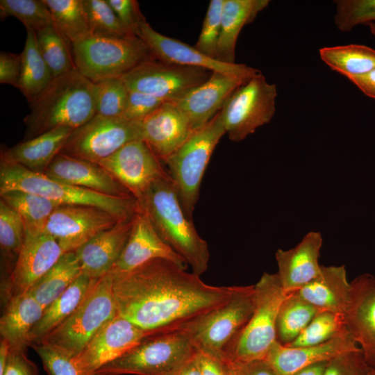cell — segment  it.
I'll list each match as a JSON object with an SVG mask.
<instances>
[{
    "instance_id": "cell-1",
    "label": "cell",
    "mask_w": 375,
    "mask_h": 375,
    "mask_svg": "<svg viewBox=\"0 0 375 375\" xmlns=\"http://www.w3.org/2000/svg\"><path fill=\"white\" fill-rule=\"evenodd\" d=\"M174 262L150 260L112 274L117 312L155 334L181 329L226 303L238 286H214Z\"/></svg>"
},
{
    "instance_id": "cell-2",
    "label": "cell",
    "mask_w": 375,
    "mask_h": 375,
    "mask_svg": "<svg viewBox=\"0 0 375 375\" xmlns=\"http://www.w3.org/2000/svg\"><path fill=\"white\" fill-rule=\"evenodd\" d=\"M138 210L145 213L160 238L201 276L208 267V243L186 215L169 176L156 181L138 200Z\"/></svg>"
},
{
    "instance_id": "cell-3",
    "label": "cell",
    "mask_w": 375,
    "mask_h": 375,
    "mask_svg": "<svg viewBox=\"0 0 375 375\" xmlns=\"http://www.w3.org/2000/svg\"><path fill=\"white\" fill-rule=\"evenodd\" d=\"M29 108L23 141L58 127L75 129L96 115L93 82L76 68L54 78Z\"/></svg>"
},
{
    "instance_id": "cell-4",
    "label": "cell",
    "mask_w": 375,
    "mask_h": 375,
    "mask_svg": "<svg viewBox=\"0 0 375 375\" xmlns=\"http://www.w3.org/2000/svg\"><path fill=\"white\" fill-rule=\"evenodd\" d=\"M0 194L9 190L33 193L60 205L94 206L120 221L133 218L138 211L133 197H117L67 184L44 173L32 172L18 164L0 160Z\"/></svg>"
},
{
    "instance_id": "cell-5",
    "label": "cell",
    "mask_w": 375,
    "mask_h": 375,
    "mask_svg": "<svg viewBox=\"0 0 375 375\" xmlns=\"http://www.w3.org/2000/svg\"><path fill=\"white\" fill-rule=\"evenodd\" d=\"M254 287L253 312L224 353L234 365L264 360L277 341L276 319L285 292L277 274L265 272Z\"/></svg>"
},
{
    "instance_id": "cell-6",
    "label": "cell",
    "mask_w": 375,
    "mask_h": 375,
    "mask_svg": "<svg viewBox=\"0 0 375 375\" xmlns=\"http://www.w3.org/2000/svg\"><path fill=\"white\" fill-rule=\"evenodd\" d=\"M225 133L220 110L207 124L194 131L165 162L184 211L192 219L206 167Z\"/></svg>"
},
{
    "instance_id": "cell-7",
    "label": "cell",
    "mask_w": 375,
    "mask_h": 375,
    "mask_svg": "<svg viewBox=\"0 0 375 375\" xmlns=\"http://www.w3.org/2000/svg\"><path fill=\"white\" fill-rule=\"evenodd\" d=\"M197 350L188 333L176 330L147 337L97 373L106 375H175Z\"/></svg>"
},
{
    "instance_id": "cell-8",
    "label": "cell",
    "mask_w": 375,
    "mask_h": 375,
    "mask_svg": "<svg viewBox=\"0 0 375 375\" xmlns=\"http://www.w3.org/2000/svg\"><path fill=\"white\" fill-rule=\"evenodd\" d=\"M76 69L92 82L122 77L153 58L141 38L90 35L72 45Z\"/></svg>"
},
{
    "instance_id": "cell-9",
    "label": "cell",
    "mask_w": 375,
    "mask_h": 375,
    "mask_svg": "<svg viewBox=\"0 0 375 375\" xmlns=\"http://www.w3.org/2000/svg\"><path fill=\"white\" fill-rule=\"evenodd\" d=\"M117 313L112 275L108 273L99 278L78 308L38 344L55 347L74 357Z\"/></svg>"
},
{
    "instance_id": "cell-10",
    "label": "cell",
    "mask_w": 375,
    "mask_h": 375,
    "mask_svg": "<svg viewBox=\"0 0 375 375\" xmlns=\"http://www.w3.org/2000/svg\"><path fill=\"white\" fill-rule=\"evenodd\" d=\"M254 308V285L238 286L226 303L180 330L188 333L197 351L225 360L226 348L247 323Z\"/></svg>"
},
{
    "instance_id": "cell-11",
    "label": "cell",
    "mask_w": 375,
    "mask_h": 375,
    "mask_svg": "<svg viewBox=\"0 0 375 375\" xmlns=\"http://www.w3.org/2000/svg\"><path fill=\"white\" fill-rule=\"evenodd\" d=\"M277 87L260 73L240 86L221 110L226 133L235 142L269 123L276 112Z\"/></svg>"
},
{
    "instance_id": "cell-12",
    "label": "cell",
    "mask_w": 375,
    "mask_h": 375,
    "mask_svg": "<svg viewBox=\"0 0 375 375\" xmlns=\"http://www.w3.org/2000/svg\"><path fill=\"white\" fill-rule=\"evenodd\" d=\"M137 140H142L141 122L96 114L72 131L60 153L98 164Z\"/></svg>"
},
{
    "instance_id": "cell-13",
    "label": "cell",
    "mask_w": 375,
    "mask_h": 375,
    "mask_svg": "<svg viewBox=\"0 0 375 375\" xmlns=\"http://www.w3.org/2000/svg\"><path fill=\"white\" fill-rule=\"evenodd\" d=\"M211 74L204 69L151 58L121 78L128 90L174 101L206 81Z\"/></svg>"
},
{
    "instance_id": "cell-14",
    "label": "cell",
    "mask_w": 375,
    "mask_h": 375,
    "mask_svg": "<svg viewBox=\"0 0 375 375\" xmlns=\"http://www.w3.org/2000/svg\"><path fill=\"white\" fill-rule=\"evenodd\" d=\"M152 335L155 333L117 313L100 328L78 354L72 357L73 362L83 374L93 375Z\"/></svg>"
},
{
    "instance_id": "cell-15",
    "label": "cell",
    "mask_w": 375,
    "mask_h": 375,
    "mask_svg": "<svg viewBox=\"0 0 375 375\" xmlns=\"http://www.w3.org/2000/svg\"><path fill=\"white\" fill-rule=\"evenodd\" d=\"M142 140L130 142L98 164L138 201L158 180L169 176Z\"/></svg>"
},
{
    "instance_id": "cell-16",
    "label": "cell",
    "mask_w": 375,
    "mask_h": 375,
    "mask_svg": "<svg viewBox=\"0 0 375 375\" xmlns=\"http://www.w3.org/2000/svg\"><path fill=\"white\" fill-rule=\"evenodd\" d=\"M119 222L122 221L97 207L61 205L49 217L43 233L54 238L66 253L75 251Z\"/></svg>"
},
{
    "instance_id": "cell-17",
    "label": "cell",
    "mask_w": 375,
    "mask_h": 375,
    "mask_svg": "<svg viewBox=\"0 0 375 375\" xmlns=\"http://www.w3.org/2000/svg\"><path fill=\"white\" fill-rule=\"evenodd\" d=\"M64 253L57 240L50 235L26 233L10 274L1 281L3 303L12 297L28 292Z\"/></svg>"
},
{
    "instance_id": "cell-18",
    "label": "cell",
    "mask_w": 375,
    "mask_h": 375,
    "mask_svg": "<svg viewBox=\"0 0 375 375\" xmlns=\"http://www.w3.org/2000/svg\"><path fill=\"white\" fill-rule=\"evenodd\" d=\"M138 37L142 40L154 59L183 66L204 69L251 78L261 73L245 64L225 63L208 57L194 47L164 35L155 31L147 22L140 29Z\"/></svg>"
},
{
    "instance_id": "cell-19",
    "label": "cell",
    "mask_w": 375,
    "mask_h": 375,
    "mask_svg": "<svg viewBox=\"0 0 375 375\" xmlns=\"http://www.w3.org/2000/svg\"><path fill=\"white\" fill-rule=\"evenodd\" d=\"M344 326L367 365L375 368V276L365 273L351 282L349 300L342 315Z\"/></svg>"
},
{
    "instance_id": "cell-20",
    "label": "cell",
    "mask_w": 375,
    "mask_h": 375,
    "mask_svg": "<svg viewBox=\"0 0 375 375\" xmlns=\"http://www.w3.org/2000/svg\"><path fill=\"white\" fill-rule=\"evenodd\" d=\"M249 79L214 72L206 81L172 102L185 115L195 131L212 119L231 96Z\"/></svg>"
},
{
    "instance_id": "cell-21",
    "label": "cell",
    "mask_w": 375,
    "mask_h": 375,
    "mask_svg": "<svg viewBox=\"0 0 375 375\" xmlns=\"http://www.w3.org/2000/svg\"><path fill=\"white\" fill-rule=\"evenodd\" d=\"M155 259H165L188 268L185 260L160 238L147 215L138 210L127 242L109 273L131 271Z\"/></svg>"
},
{
    "instance_id": "cell-22",
    "label": "cell",
    "mask_w": 375,
    "mask_h": 375,
    "mask_svg": "<svg viewBox=\"0 0 375 375\" xmlns=\"http://www.w3.org/2000/svg\"><path fill=\"white\" fill-rule=\"evenodd\" d=\"M360 347L346 329L322 344L291 347L276 342L267 353L265 360L278 375H291L297 370L353 351Z\"/></svg>"
},
{
    "instance_id": "cell-23",
    "label": "cell",
    "mask_w": 375,
    "mask_h": 375,
    "mask_svg": "<svg viewBox=\"0 0 375 375\" xmlns=\"http://www.w3.org/2000/svg\"><path fill=\"white\" fill-rule=\"evenodd\" d=\"M194 131L182 111L166 101L141 121V138L162 161L173 154Z\"/></svg>"
},
{
    "instance_id": "cell-24",
    "label": "cell",
    "mask_w": 375,
    "mask_h": 375,
    "mask_svg": "<svg viewBox=\"0 0 375 375\" xmlns=\"http://www.w3.org/2000/svg\"><path fill=\"white\" fill-rule=\"evenodd\" d=\"M322 243L321 233L310 231L294 248L277 250L276 274L285 293L301 289L319 276L322 269L319 258Z\"/></svg>"
},
{
    "instance_id": "cell-25",
    "label": "cell",
    "mask_w": 375,
    "mask_h": 375,
    "mask_svg": "<svg viewBox=\"0 0 375 375\" xmlns=\"http://www.w3.org/2000/svg\"><path fill=\"white\" fill-rule=\"evenodd\" d=\"M44 174L67 184L103 194L117 197H133L99 164L62 153L54 158Z\"/></svg>"
},
{
    "instance_id": "cell-26",
    "label": "cell",
    "mask_w": 375,
    "mask_h": 375,
    "mask_svg": "<svg viewBox=\"0 0 375 375\" xmlns=\"http://www.w3.org/2000/svg\"><path fill=\"white\" fill-rule=\"evenodd\" d=\"M133 219L117 222L75 251L82 274L99 279L111 271L129 238Z\"/></svg>"
},
{
    "instance_id": "cell-27",
    "label": "cell",
    "mask_w": 375,
    "mask_h": 375,
    "mask_svg": "<svg viewBox=\"0 0 375 375\" xmlns=\"http://www.w3.org/2000/svg\"><path fill=\"white\" fill-rule=\"evenodd\" d=\"M74 129L58 127L10 148H1V160L22 165L35 172L44 173L60 152Z\"/></svg>"
},
{
    "instance_id": "cell-28",
    "label": "cell",
    "mask_w": 375,
    "mask_h": 375,
    "mask_svg": "<svg viewBox=\"0 0 375 375\" xmlns=\"http://www.w3.org/2000/svg\"><path fill=\"white\" fill-rule=\"evenodd\" d=\"M44 311L28 292L12 297L3 303L0 334L1 338L8 342L11 351L26 352L30 347L31 331Z\"/></svg>"
},
{
    "instance_id": "cell-29",
    "label": "cell",
    "mask_w": 375,
    "mask_h": 375,
    "mask_svg": "<svg viewBox=\"0 0 375 375\" xmlns=\"http://www.w3.org/2000/svg\"><path fill=\"white\" fill-rule=\"evenodd\" d=\"M295 292L320 311L342 316L349 300L351 283L344 265H322L319 276Z\"/></svg>"
},
{
    "instance_id": "cell-30",
    "label": "cell",
    "mask_w": 375,
    "mask_h": 375,
    "mask_svg": "<svg viewBox=\"0 0 375 375\" xmlns=\"http://www.w3.org/2000/svg\"><path fill=\"white\" fill-rule=\"evenodd\" d=\"M269 2V0H224L216 60L235 63V47L242 28L251 23Z\"/></svg>"
},
{
    "instance_id": "cell-31",
    "label": "cell",
    "mask_w": 375,
    "mask_h": 375,
    "mask_svg": "<svg viewBox=\"0 0 375 375\" xmlns=\"http://www.w3.org/2000/svg\"><path fill=\"white\" fill-rule=\"evenodd\" d=\"M98 279L81 274L74 283L44 311L30 333V347L39 343L66 319L83 301Z\"/></svg>"
},
{
    "instance_id": "cell-32",
    "label": "cell",
    "mask_w": 375,
    "mask_h": 375,
    "mask_svg": "<svg viewBox=\"0 0 375 375\" xmlns=\"http://www.w3.org/2000/svg\"><path fill=\"white\" fill-rule=\"evenodd\" d=\"M82 274L75 251L65 253L28 292L45 310Z\"/></svg>"
},
{
    "instance_id": "cell-33",
    "label": "cell",
    "mask_w": 375,
    "mask_h": 375,
    "mask_svg": "<svg viewBox=\"0 0 375 375\" xmlns=\"http://www.w3.org/2000/svg\"><path fill=\"white\" fill-rule=\"evenodd\" d=\"M22 66L18 89L33 103L49 86L53 76L39 50L35 32L27 31L22 51Z\"/></svg>"
},
{
    "instance_id": "cell-34",
    "label": "cell",
    "mask_w": 375,
    "mask_h": 375,
    "mask_svg": "<svg viewBox=\"0 0 375 375\" xmlns=\"http://www.w3.org/2000/svg\"><path fill=\"white\" fill-rule=\"evenodd\" d=\"M0 195L1 199L19 215L26 233L32 235L43 233L49 217L61 206L43 197L22 190H9Z\"/></svg>"
},
{
    "instance_id": "cell-35",
    "label": "cell",
    "mask_w": 375,
    "mask_h": 375,
    "mask_svg": "<svg viewBox=\"0 0 375 375\" xmlns=\"http://www.w3.org/2000/svg\"><path fill=\"white\" fill-rule=\"evenodd\" d=\"M319 53L326 65L348 79L375 69V49L365 45L352 44L323 47Z\"/></svg>"
},
{
    "instance_id": "cell-36",
    "label": "cell",
    "mask_w": 375,
    "mask_h": 375,
    "mask_svg": "<svg viewBox=\"0 0 375 375\" xmlns=\"http://www.w3.org/2000/svg\"><path fill=\"white\" fill-rule=\"evenodd\" d=\"M320 310L297 292L285 293L276 319V340L283 345L292 342Z\"/></svg>"
},
{
    "instance_id": "cell-37",
    "label": "cell",
    "mask_w": 375,
    "mask_h": 375,
    "mask_svg": "<svg viewBox=\"0 0 375 375\" xmlns=\"http://www.w3.org/2000/svg\"><path fill=\"white\" fill-rule=\"evenodd\" d=\"M53 26L71 46L91 35L83 0H44Z\"/></svg>"
},
{
    "instance_id": "cell-38",
    "label": "cell",
    "mask_w": 375,
    "mask_h": 375,
    "mask_svg": "<svg viewBox=\"0 0 375 375\" xmlns=\"http://www.w3.org/2000/svg\"><path fill=\"white\" fill-rule=\"evenodd\" d=\"M26 238L19 215L0 199V248L3 257V280L10 274Z\"/></svg>"
},
{
    "instance_id": "cell-39",
    "label": "cell",
    "mask_w": 375,
    "mask_h": 375,
    "mask_svg": "<svg viewBox=\"0 0 375 375\" xmlns=\"http://www.w3.org/2000/svg\"><path fill=\"white\" fill-rule=\"evenodd\" d=\"M40 53L54 78L74 69V63L71 44L58 32L53 24L35 32Z\"/></svg>"
},
{
    "instance_id": "cell-40",
    "label": "cell",
    "mask_w": 375,
    "mask_h": 375,
    "mask_svg": "<svg viewBox=\"0 0 375 375\" xmlns=\"http://www.w3.org/2000/svg\"><path fill=\"white\" fill-rule=\"evenodd\" d=\"M14 17L26 31L38 32L53 24L50 10L44 0H1L0 18Z\"/></svg>"
},
{
    "instance_id": "cell-41",
    "label": "cell",
    "mask_w": 375,
    "mask_h": 375,
    "mask_svg": "<svg viewBox=\"0 0 375 375\" xmlns=\"http://www.w3.org/2000/svg\"><path fill=\"white\" fill-rule=\"evenodd\" d=\"M96 114L105 117H121L124 111L128 88L121 77L93 82Z\"/></svg>"
},
{
    "instance_id": "cell-42",
    "label": "cell",
    "mask_w": 375,
    "mask_h": 375,
    "mask_svg": "<svg viewBox=\"0 0 375 375\" xmlns=\"http://www.w3.org/2000/svg\"><path fill=\"white\" fill-rule=\"evenodd\" d=\"M346 329L342 316L319 311L296 339L285 346L300 347L322 344Z\"/></svg>"
},
{
    "instance_id": "cell-43",
    "label": "cell",
    "mask_w": 375,
    "mask_h": 375,
    "mask_svg": "<svg viewBox=\"0 0 375 375\" xmlns=\"http://www.w3.org/2000/svg\"><path fill=\"white\" fill-rule=\"evenodd\" d=\"M83 2L92 35L135 36L124 26L107 0H83Z\"/></svg>"
},
{
    "instance_id": "cell-44",
    "label": "cell",
    "mask_w": 375,
    "mask_h": 375,
    "mask_svg": "<svg viewBox=\"0 0 375 375\" xmlns=\"http://www.w3.org/2000/svg\"><path fill=\"white\" fill-rule=\"evenodd\" d=\"M334 22L342 32L359 24L375 23V0H335Z\"/></svg>"
},
{
    "instance_id": "cell-45",
    "label": "cell",
    "mask_w": 375,
    "mask_h": 375,
    "mask_svg": "<svg viewBox=\"0 0 375 375\" xmlns=\"http://www.w3.org/2000/svg\"><path fill=\"white\" fill-rule=\"evenodd\" d=\"M224 0H211L194 47L204 55L216 59L221 31Z\"/></svg>"
},
{
    "instance_id": "cell-46",
    "label": "cell",
    "mask_w": 375,
    "mask_h": 375,
    "mask_svg": "<svg viewBox=\"0 0 375 375\" xmlns=\"http://www.w3.org/2000/svg\"><path fill=\"white\" fill-rule=\"evenodd\" d=\"M38 354L48 375H85L81 373L73 362L70 354L55 347L36 344L31 346ZM93 375H106L97 373Z\"/></svg>"
},
{
    "instance_id": "cell-47",
    "label": "cell",
    "mask_w": 375,
    "mask_h": 375,
    "mask_svg": "<svg viewBox=\"0 0 375 375\" xmlns=\"http://www.w3.org/2000/svg\"><path fill=\"white\" fill-rule=\"evenodd\" d=\"M372 369L360 349L342 353L328 361L323 375H367Z\"/></svg>"
},
{
    "instance_id": "cell-48",
    "label": "cell",
    "mask_w": 375,
    "mask_h": 375,
    "mask_svg": "<svg viewBox=\"0 0 375 375\" xmlns=\"http://www.w3.org/2000/svg\"><path fill=\"white\" fill-rule=\"evenodd\" d=\"M166 101L145 93L128 90L126 105L121 117L130 121L141 122Z\"/></svg>"
},
{
    "instance_id": "cell-49",
    "label": "cell",
    "mask_w": 375,
    "mask_h": 375,
    "mask_svg": "<svg viewBox=\"0 0 375 375\" xmlns=\"http://www.w3.org/2000/svg\"><path fill=\"white\" fill-rule=\"evenodd\" d=\"M128 31L138 37L142 24L147 21L135 0H107Z\"/></svg>"
},
{
    "instance_id": "cell-50",
    "label": "cell",
    "mask_w": 375,
    "mask_h": 375,
    "mask_svg": "<svg viewBox=\"0 0 375 375\" xmlns=\"http://www.w3.org/2000/svg\"><path fill=\"white\" fill-rule=\"evenodd\" d=\"M22 66V53H0V83L18 88Z\"/></svg>"
},
{
    "instance_id": "cell-51",
    "label": "cell",
    "mask_w": 375,
    "mask_h": 375,
    "mask_svg": "<svg viewBox=\"0 0 375 375\" xmlns=\"http://www.w3.org/2000/svg\"><path fill=\"white\" fill-rule=\"evenodd\" d=\"M195 360L202 375H235L234 366L226 360L199 351Z\"/></svg>"
},
{
    "instance_id": "cell-52",
    "label": "cell",
    "mask_w": 375,
    "mask_h": 375,
    "mask_svg": "<svg viewBox=\"0 0 375 375\" xmlns=\"http://www.w3.org/2000/svg\"><path fill=\"white\" fill-rule=\"evenodd\" d=\"M26 353L22 351H10L2 375H38L37 366L27 357Z\"/></svg>"
},
{
    "instance_id": "cell-53",
    "label": "cell",
    "mask_w": 375,
    "mask_h": 375,
    "mask_svg": "<svg viewBox=\"0 0 375 375\" xmlns=\"http://www.w3.org/2000/svg\"><path fill=\"white\" fill-rule=\"evenodd\" d=\"M235 375H278L265 360L234 365Z\"/></svg>"
},
{
    "instance_id": "cell-54",
    "label": "cell",
    "mask_w": 375,
    "mask_h": 375,
    "mask_svg": "<svg viewBox=\"0 0 375 375\" xmlns=\"http://www.w3.org/2000/svg\"><path fill=\"white\" fill-rule=\"evenodd\" d=\"M363 94L375 99V69L363 75L349 79Z\"/></svg>"
},
{
    "instance_id": "cell-55",
    "label": "cell",
    "mask_w": 375,
    "mask_h": 375,
    "mask_svg": "<svg viewBox=\"0 0 375 375\" xmlns=\"http://www.w3.org/2000/svg\"><path fill=\"white\" fill-rule=\"evenodd\" d=\"M328 361L316 363L301 368L291 375H323Z\"/></svg>"
},
{
    "instance_id": "cell-56",
    "label": "cell",
    "mask_w": 375,
    "mask_h": 375,
    "mask_svg": "<svg viewBox=\"0 0 375 375\" xmlns=\"http://www.w3.org/2000/svg\"><path fill=\"white\" fill-rule=\"evenodd\" d=\"M10 347L8 342L1 338L0 341V375H2L7 365L10 353Z\"/></svg>"
},
{
    "instance_id": "cell-57",
    "label": "cell",
    "mask_w": 375,
    "mask_h": 375,
    "mask_svg": "<svg viewBox=\"0 0 375 375\" xmlns=\"http://www.w3.org/2000/svg\"><path fill=\"white\" fill-rule=\"evenodd\" d=\"M175 375H202L195 356L185 364Z\"/></svg>"
},
{
    "instance_id": "cell-58",
    "label": "cell",
    "mask_w": 375,
    "mask_h": 375,
    "mask_svg": "<svg viewBox=\"0 0 375 375\" xmlns=\"http://www.w3.org/2000/svg\"><path fill=\"white\" fill-rule=\"evenodd\" d=\"M371 33L375 37V23H371L367 24Z\"/></svg>"
},
{
    "instance_id": "cell-59",
    "label": "cell",
    "mask_w": 375,
    "mask_h": 375,
    "mask_svg": "<svg viewBox=\"0 0 375 375\" xmlns=\"http://www.w3.org/2000/svg\"><path fill=\"white\" fill-rule=\"evenodd\" d=\"M367 375H374V373L372 372V369Z\"/></svg>"
},
{
    "instance_id": "cell-60",
    "label": "cell",
    "mask_w": 375,
    "mask_h": 375,
    "mask_svg": "<svg viewBox=\"0 0 375 375\" xmlns=\"http://www.w3.org/2000/svg\"><path fill=\"white\" fill-rule=\"evenodd\" d=\"M372 372H373L374 374L375 375V368H374V369H372Z\"/></svg>"
}]
</instances>
